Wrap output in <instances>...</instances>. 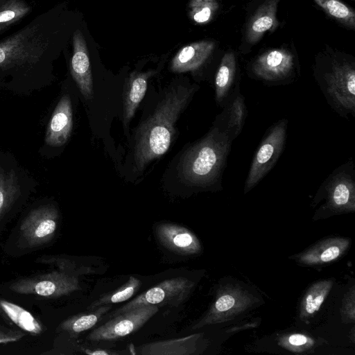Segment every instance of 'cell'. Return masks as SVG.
Masks as SVG:
<instances>
[{"instance_id": "cell-1", "label": "cell", "mask_w": 355, "mask_h": 355, "mask_svg": "<svg viewBox=\"0 0 355 355\" xmlns=\"http://www.w3.org/2000/svg\"><path fill=\"white\" fill-rule=\"evenodd\" d=\"M62 22L54 7L0 40V87L28 93L50 82L63 44Z\"/></svg>"}, {"instance_id": "cell-2", "label": "cell", "mask_w": 355, "mask_h": 355, "mask_svg": "<svg viewBox=\"0 0 355 355\" xmlns=\"http://www.w3.org/2000/svg\"><path fill=\"white\" fill-rule=\"evenodd\" d=\"M194 91V87H171L153 114L140 125L135 146L137 171H143L150 162L168 150L175 133V123Z\"/></svg>"}, {"instance_id": "cell-3", "label": "cell", "mask_w": 355, "mask_h": 355, "mask_svg": "<svg viewBox=\"0 0 355 355\" xmlns=\"http://www.w3.org/2000/svg\"><path fill=\"white\" fill-rule=\"evenodd\" d=\"M234 139L223 115L208 133L182 155L178 166L182 179L187 184L200 188L220 187Z\"/></svg>"}, {"instance_id": "cell-4", "label": "cell", "mask_w": 355, "mask_h": 355, "mask_svg": "<svg viewBox=\"0 0 355 355\" xmlns=\"http://www.w3.org/2000/svg\"><path fill=\"white\" fill-rule=\"evenodd\" d=\"M327 103L339 115H355V65L347 60H334L316 77Z\"/></svg>"}, {"instance_id": "cell-5", "label": "cell", "mask_w": 355, "mask_h": 355, "mask_svg": "<svg viewBox=\"0 0 355 355\" xmlns=\"http://www.w3.org/2000/svg\"><path fill=\"white\" fill-rule=\"evenodd\" d=\"M326 200L322 211L341 213L355 210V179L351 159L336 168L322 182L315 199Z\"/></svg>"}, {"instance_id": "cell-6", "label": "cell", "mask_w": 355, "mask_h": 355, "mask_svg": "<svg viewBox=\"0 0 355 355\" xmlns=\"http://www.w3.org/2000/svg\"><path fill=\"white\" fill-rule=\"evenodd\" d=\"M288 120L272 125L262 139L252 159L244 184V193L252 189L272 169L282 154L286 139Z\"/></svg>"}, {"instance_id": "cell-7", "label": "cell", "mask_w": 355, "mask_h": 355, "mask_svg": "<svg viewBox=\"0 0 355 355\" xmlns=\"http://www.w3.org/2000/svg\"><path fill=\"white\" fill-rule=\"evenodd\" d=\"M194 287L195 283L185 277L167 279L123 305L110 317L144 305L178 306L187 300Z\"/></svg>"}, {"instance_id": "cell-8", "label": "cell", "mask_w": 355, "mask_h": 355, "mask_svg": "<svg viewBox=\"0 0 355 355\" xmlns=\"http://www.w3.org/2000/svg\"><path fill=\"white\" fill-rule=\"evenodd\" d=\"M159 306L144 305L112 317L88 336L92 341L114 340L125 337L139 329L157 311Z\"/></svg>"}, {"instance_id": "cell-9", "label": "cell", "mask_w": 355, "mask_h": 355, "mask_svg": "<svg viewBox=\"0 0 355 355\" xmlns=\"http://www.w3.org/2000/svg\"><path fill=\"white\" fill-rule=\"evenodd\" d=\"M10 289L18 293L58 297L80 290L81 287L77 277L67 272L54 271L21 279L13 284Z\"/></svg>"}, {"instance_id": "cell-10", "label": "cell", "mask_w": 355, "mask_h": 355, "mask_svg": "<svg viewBox=\"0 0 355 355\" xmlns=\"http://www.w3.org/2000/svg\"><path fill=\"white\" fill-rule=\"evenodd\" d=\"M295 69L294 56L286 49L268 50L257 58L252 65L256 77L266 82L288 80Z\"/></svg>"}, {"instance_id": "cell-11", "label": "cell", "mask_w": 355, "mask_h": 355, "mask_svg": "<svg viewBox=\"0 0 355 355\" xmlns=\"http://www.w3.org/2000/svg\"><path fill=\"white\" fill-rule=\"evenodd\" d=\"M58 213L50 205L40 207L29 213L24 220L20 233L31 246L42 244L51 239L57 228Z\"/></svg>"}, {"instance_id": "cell-12", "label": "cell", "mask_w": 355, "mask_h": 355, "mask_svg": "<svg viewBox=\"0 0 355 355\" xmlns=\"http://www.w3.org/2000/svg\"><path fill=\"white\" fill-rule=\"evenodd\" d=\"M155 232L159 243L173 252L182 255H193L202 250L197 236L184 227L163 223L157 225Z\"/></svg>"}, {"instance_id": "cell-13", "label": "cell", "mask_w": 355, "mask_h": 355, "mask_svg": "<svg viewBox=\"0 0 355 355\" xmlns=\"http://www.w3.org/2000/svg\"><path fill=\"white\" fill-rule=\"evenodd\" d=\"M72 39L71 75L81 94L89 99L93 96V80L87 44L80 30L73 31Z\"/></svg>"}, {"instance_id": "cell-14", "label": "cell", "mask_w": 355, "mask_h": 355, "mask_svg": "<svg viewBox=\"0 0 355 355\" xmlns=\"http://www.w3.org/2000/svg\"><path fill=\"white\" fill-rule=\"evenodd\" d=\"M250 301L249 297L236 291L219 294L209 311L193 326L192 329L223 322L227 317L244 310L250 304Z\"/></svg>"}, {"instance_id": "cell-15", "label": "cell", "mask_w": 355, "mask_h": 355, "mask_svg": "<svg viewBox=\"0 0 355 355\" xmlns=\"http://www.w3.org/2000/svg\"><path fill=\"white\" fill-rule=\"evenodd\" d=\"M349 246V239L328 238L295 256V258L297 261L306 266L324 265L340 258L347 252Z\"/></svg>"}, {"instance_id": "cell-16", "label": "cell", "mask_w": 355, "mask_h": 355, "mask_svg": "<svg viewBox=\"0 0 355 355\" xmlns=\"http://www.w3.org/2000/svg\"><path fill=\"white\" fill-rule=\"evenodd\" d=\"M73 126L71 102L69 95L60 99L51 118L45 141L51 146H60L69 139Z\"/></svg>"}, {"instance_id": "cell-17", "label": "cell", "mask_w": 355, "mask_h": 355, "mask_svg": "<svg viewBox=\"0 0 355 355\" xmlns=\"http://www.w3.org/2000/svg\"><path fill=\"white\" fill-rule=\"evenodd\" d=\"M214 46L211 41L202 40L182 47L172 60L171 70L182 73L198 69L209 57Z\"/></svg>"}, {"instance_id": "cell-18", "label": "cell", "mask_w": 355, "mask_h": 355, "mask_svg": "<svg viewBox=\"0 0 355 355\" xmlns=\"http://www.w3.org/2000/svg\"><path fill=\"white\" fill-rule=\"evenodd\" d=\"M279 0H267L257 10L250 20L246 30V40L250 44L257 42L267 31L278 26L277 19Z\"/></svg>"}, {"instance_id": "cell-19", "label": "cell", "mask_w": 355, "mask_h": 355, "mask_svg": "<svg viewBox=\"0 0 355 355\" xmlns=\"http://www.w3.org/2000/svg\"><path fill=\"white\" fill-rule=\"evenodd\" d=\"M199 334L183 338L159 340L143 345L137 348L141 355H191L195 353Z\"/></svg>"}, {"instance_id": "cell-20", "label": "cell", "mask_w": 355, "mask_h": 355, "mask_svg": "<svg viewBox=\"0 0 355 355\" xmlns=\"http://www.w3.org/2000/svg\"><path fill=\"white\" fill-rule=\"evenodd\" d=\"M155 71L132 73L128 80L123 93V123L128 125L143 99L148 85V80Z\"/></svg>"}, {"instance_id": "cell-21", "label": "cell", "mask_w": 355, "mask_h": 355, "mask_svg": "<svg viewBox=\"0 0 355 355\" xmlns=\"http://www.w3.org/2000/svg\"><path fill=\"white\" fill-rule=\"evenodd\" d=\"M236 58L234 53L227 52L223 57L215 77V97L223 105L227 98L236 75Z\"/></svg>"}, {"instance_id": "cell-22", "label": "cell", "mask_w": 355, "mask_h": 355, "mask_svg": "<svg viewBox=\"0 0 355 355\" xmlns=\"http://www.w3.org/2000/svg\"><path fill=\"white\" fill-rule=\"evenodd\" d=\"M333 284L332 279H324L309 287L301 302L300 316L302 320L311 318L320 309Z\"/></svg>"}, {"instance_id": "cell-23", "label": "cell", "mask_w": 355, "mask_h": 355, "mask_svg": "<svg viewBox=\"0 0 355 355\" xmlns=\"http://www.w3.org/2000/svg\"><path fill=\"white\" fill-rule=\"evenodd\" d=\"M20 193V180L17 171L0 166V216L8 211Z\"/></svg>"}, {"instance_id": "cell-24", "label": "cell", "mask_w": 355, "mask_h": 355, "mask_svg": "<svg viewBox=\"0 0 355 355\" xmlns=\"http://www.w3.org/2000/svg\"><path fill=\"white\" fill-rule=\"evenodd\" d=\"M32 9L26 0H0V34L18 24Z\"/></svg>"}, {"instance_id": "cell-25", "label": "cell", "mask_w": 355, "mask_h": 355, "mask_svg": "<svg viewBox=\"0 0 355 355\" xmlns=\"http://www.w3.org/2000/svg\"><path fill=\"white\" fill-rule=\"evenodd\" d=\"M141 282L134 276H130L128 281L119 288L101 295L87 307L93 310L101 306L120 303L130 299L140 288Z\"/></svg>"}, {"instance_id": "cell-26", "label": "cell", "mask_w": 355, "mask_h": 355, "mask_svg": "<svg viewBox=\"0 0 355 355\" xmlns=\"http://www.w3.org/2000/svg\"><path fill=\"white\" fill-rule=\"evenodd\" d=\"M0 306L11 321L19 327L32 334H37L41 332L40 324L28 311L4 300H0Z\"/></svg>"}, {"instance_id": "cell-27", "label": "cell", "mask_w": 355, "mask_h": 355, "mask_svg": "<svg viewBox=\"0 0 355 355\" xmlns=\"http://www.w3.org/2000/svg\"><path fill=\"white\" fill-rule=\"evenodd\" d=\"M111 309V305L101 306L88 313L75 315L63 323V329L80 333L92 328Z\"/></svg>"}, {"instance_id": "cell-28", "label": "cell", "mask_w": 355, "mask_h": 355, "mask_svg": "<svg viewBox=\"0 0 355 355\" xmlns=\"http://www.w3.org/2000/svg\"><path fill=\"white\" fill-rule=\"evenodd\" d=\"M329 15L345 27L354 29L355 12L354 10L340 0H313Z\"/></svg>"}, {"instance_id": "cell-29", "label": "cell", "mask_w": 355, "mask_h": 355, "mask_svg": "<svg viewBox=\"0 0 355 355\" xmlns=\"http://www.w3.org/2000/svg\"><path fill=\"white\" fill-rule=\"evenodd\" d=\"M246 115L244 97L239 93L230 105L227 114L225 115L227 126L234 139L240 135Z\"/></svg>"}, {"instance_id": "cell-30", "label": "cell", "mask_w": 355, "mask_h": 355, "mask_svg": "<svg viewBox=\"0 0 355 355\" xmlns=\"http://www.w3.org/2000/svg\"><path fill=\"white\" fill-rule=\"evenodd\" d=\"M189 15L197 24L209 23L218 9L216 0H191Z\"/></svg>"}, {"instance_id": "cell-31", "label": "cell", "mask_w": 355, "mask_h": 355, "mask_svg": "<svg viewBox=\"0 0 355 355\" xmlns=\"http://www.w3.org/2000/svg\"><path fill=\"white\" fill-rule=\"evenodd\" d=\"M313 340L305 335L301 334H291L286 338L283 342L285 346L294 351H300L311 346Z\"/></svg>"}, {"instance_id": "cell-32", "label": "cell", "mask_w": 355, "mask_h": 355, "mask_svg": "<svg viewBox=\"0 0 355 355\" xmlns=\"http://www.w3.org/2000/svg\"><path fill=\"white\" fill-rule=\"evenodd\" d=\"M85 353L89 354V355H107L113 354L112 352L103 350V349H95V350H89V349H85Z\"/></svg>"}]
</instances>
